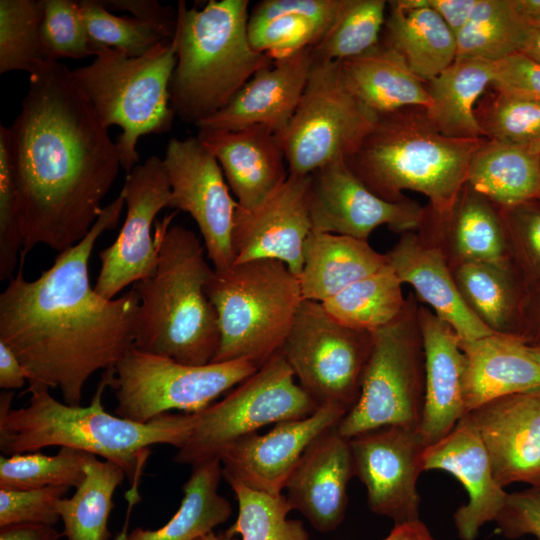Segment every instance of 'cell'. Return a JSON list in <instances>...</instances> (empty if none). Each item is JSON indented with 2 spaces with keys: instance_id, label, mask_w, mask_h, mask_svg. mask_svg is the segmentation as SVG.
I'll use <instances>...</instances> for the list:
<instances>
[{
  "instance_id": "6da1fadb",
  "label": "cell",
  "mask_w": 540,
  "mask_h": 540,
  "mask_svg": "<svg viewBox=\"0 0 540 540\" xmlns=\"http://www.w3.org/2000/svg\"><path fill=\"white\" fill-rule=\"evenodd\" d=\"M8 129L24 265L37 245L60 253L87 235L121 165L108 129L60 61L43 62L29 74Z\"/></svg>"
},
{
  "instance_id": "7a4b0ae2",
  "label": "cell",
  "mask_w": 540,
  "mask_h": 540,
  "mask_svg": "<svg viewBox=\"0 0 540 540\" xmlns=\"http://www.w3.org/2000/svg\"><path fill=\"white\" fill-rule=\"evenodd\" d=\"M124 205L119 194L104 206L87 235L58 253L37 279L26 280L19 264L0 294V341L23 365L26 391L56 388L64 403L79 406L88 379L114 367L133 348L139 312L135 289L105 299L88 275L96 241L116 227Z\"/></svg>"
},
{
  "instance_id": "3957f363",
  "label": "cell",
  "mask_w": 540,
  "mask_h": 540,
  "mask_svg": "<svg viewBox=\"0 0 540 540\" xmlns=\"http://www.w3.org/2000/svg\"><path fill=\"white\" fill-rule=\"evenodd\" d=\"M112 372L113 367L104 370L90 404L85 407L61 403L50 395L49 389H33L25 392L30 394L26 406L12 409L13 391L2 392L3 455L36 452L49 446L70 447L103 457L134 480L139 478L151 446L182 447L194 425L195 413H165L147 423L112 415L102 403Z\"/></svg>"
},
{
  "instance_id": "277c9868",
  "label": "cell",
  "mask_w": 540,
  "mask_h": 540,
  "mask_svg": "<svg viewBox=\"0 0 540 540\" xmlns=\"http://www.w3.org/2000/svg\"><path fill=\"white\" fill-rule=\"evenodd\" d=\"M176 213L156 222V269L133 284L139 298L133 347L201 366L213 362L220 343L216 310L205 292L214 268L196 234L171 225Z\"/></svg>"
},
{
  "instance_id": "5b68a950",
  "label": "cell",
  "mask_w": 540,
  "mask_h": 540,
  "mask_svg": "<svg viewBox=\"0 0 540 540\" xmlns=\"http://www.w3.org/2000/svg\"><path fill=\"white\" fill-rule=\"evenodd\" d=\"M487 138L443 135L426 108L408 106L380 114L346 162L377 196L391 202L404 191L423 194L438 214L448 213L467 182L471 161Z\"/></svg>"
},
{
  "instance_id": "8992f818",
  "label": "cell",
  "mask_w": 540,
  "mask_h": 540,
  "mask_svg": "<svg viewBox=\"0 0 540 540\" xmlns=\"http://www.w3.org/2000/svg\"><path fill=\"white\" fill-rule=\"evenodd\" d=\"M248 8V0H210L202 9L178 1L170 105L183 122L196 125L223 109L274 61L251 46Z\"/></svg>"
},
{
  "instance_id": "52a82bcc",
  "label": "cell",
  "mask_w": 540,
  "mask_h": 540,
  "mask_svg": "<svg viewBox=\"0 0 540 540\" xmlns=\"http://www.w3.org/2000/svg\"><path fill=\"white\" fill-rule=\"evenodd\" d=\"M176 61L172 39L140 57L100 47L91 63L71 70L101 125L121 128L115 143L126 174L139 164L140 137L166 133L172 127L170 84Z\"/></svg>"
},
{
  "instance_id": "ba28073f",
  "label": "cell",
  "mask_w": 540,
  "mask_h": 540,
  "mask_svg": "<svg viewBox=\"0 0 540 540\" xmlns=\"http://www.w3.org/2000/svg\"><path fill=\"white\" fill-rule=\"evenodd\" d=\"M205 292L220 333L213 362L246 359L258 368L281 350L304 300L298 277L274 259L214 270Z\"/></svg>"
},
{
  "instance_id": "9c48e42d",
  "label": "cell",
  "mask_w": 540,
  "mask_h": 540,
  "mask_svg": "<svg viewBox=\"0 0 540 540\" xmlns=\"http://www.w3.org/2000/svg\"><path fill=\"white\" fill-rule=\"evenodd\" d=\"M420 302L411 291L400 315L373 332L359 399L337 425L351 438L389 425L420 424L425 401V351Z\"/></svg>"
},
{
  "instance_id": "30bf717a",
  "label": "cell",
  "mask_w": 540,
  "mask_h": 540,
  "mask_svg": "<svg viewBox=\"0 0 540 540\" xmlns=\"http://www.w3.org/2000/svg\"><path fill=\"white\" fill-rule=\"evenodd\" d=\"M317 409L279 351L224 399L195 413L192 430L173 460L194 466L219 459L229 445L260 428Z\"/></svg>"
},
{
  "instance_id": "8fae6325",
  "label": "cell",
  "mask_w": 540,
  "mask_h": 540,
  "mask_svg": "<svg viewBox=\"0 0 540 540\" xmlns=\"http://www.w3.org/2000/svg\"><path fill=\"white\" fill-rule=\"evenodd\" d=\"M257 369L246 359L186 365L133 347L113 367L114 412L139 423L171 410L197 413Z\"/></svg>"
},
{
  "instance_id": "7c38bea8",
  "label": "cell",
  "mask_w": 540,
  "mask_h": 540,
  "mask_svg": "<svg viewBox=\"0 0 540 540\" xmlns=\"http://www.w3.org/2000/svg\"><path fill=\"white\" fill-rule=\"evenodd\" d=\"M345 83L340 61L313 62L300 102L277 134L290 174L309 175L347 160L377 120Z\"/></svg>"
},
{
  "instance_id": "4fadbf2b",
  "label": "cell",
  "mask_w": 540,
  "mask_h": 540,
  "mask_svg": "<svg viewBox=\"0 0 540 540\" xmlns=\"http://www.w3.org/2000/svg\"><path fill=\"white\" fill-rule=\"evenodd\" d=\"M373 343V332L347 327L304 299L280 352L317 407L347 414L359 399Z\"/></svg>"
},
{
  "instance_id": "5bb4252c",
  "label": "cell",
  "mask_w": 540,
  "mask_h": 540,
  "mask_svg": "<svg viewBox=\"0 0 540 540\" xmlns=\"http://www.w3.org/2000/svg\"><path fill=\"white\" fill-rule=\"evenodd\" d=\"M171 199L168 208L191 215L216 271L234 264L232 232L237 201L231 196L223 171L196 137H172L163 158Z\"/></svg>"
},
{
  "instance_id": "9a60e30c",
  "label": "cell",
  "mask_w": 540,
  "mask_h": 540,
  "mask_svg": "<svg viewBox=\"0 0 540 540\" xmlns=\"http://www.w3.org/2000/svg\"><path fill=\"white\" fill-rule=\"evenodd\" d=\"M354 476L363 483L369 509L394 526L419 521L417 480L428 447L418 424L389 425L349 438Z\"/></svg>"
},
{
  "instance_id": "2e32d148",
  "label": "cell",
  "mask_w": 540,
  "mask_h": 540,
  "mask_svg": "<svg viewBox=\"0 0 540 540\" xmlns=\"http://www.w3.org/2000/svg\"><path fill=\"white\" fill-rule=\"evenodd\" d=\"M120 194L126 206L125 221L115 241L99 252L100 271L94 286L109 300L156 269L158 253L152 224L171 199L163 159L153 155L137 164L126 174Z\"/></svg>"
},
{
  "instance_id": "e0dca14e",
  "label": "cell",
  "mask_w": 540,
  "mask_h": 540,
  "mask_svg": "<svg viewBox=\"0 0 540 540\" xmlns=\"http://www.w3.org/2000/svg\"><path fill=\"white\" fill-rule=\"evenodd\" d=\"M309 209L312 230L362 240L382 225L399 235L416 231L425 215V206L410 198L391 202L377 196L343 159L311 173Z\"/></svg>"
},
{
  "instance_id": "ac0fdd59",
  "label": "cell",
  "mask_w": 540,
  "mask_h": 540,
  "mask_svg": "<svg viewBox=\"0 0 540 540\" xmlns=\"http://www.w3.org/2000/svg\"><path fill=\"white\" fill-rule=\"evenodd\" d=\"M310 184L311 174L289 173L286 181L255 208L237 207L232 232L234 263L274 259L300 275L305 242L312 231Z\"/></svg>"
},
{
  "instance_id": "d6986e66",
  "label": "cell",
  "mask_w": 540,
  "mask_h": 540,
  "mask_svg": "<svg viewBox=\"0 0 540 540\" xmlns=\"http://www.w3.org/2000/svg\"><path fill=\"white\" fill-rule=\"evenodd\" d=\"M345 415L337 407L321 406L307 417L278 422L267 433L256 432L235 441L219 458L223 479L271 495L282 494L307 447Z\"/></svg>"
},
{
  "instance_id": "ffe728a7",
  "label": "cell",
  "mask_w": 540,
  "mask_h": 540,
  "mask_svg": "<svg viewBox=\"0 0 540 540\" xmlns=\"http://www.w3.org/2000/svg\"><path fill=\"white\" fill-rule=\"evenodd\" d=\"M458 423L481 438L499 486L540 483V386L487 402Z\"/></svg>"
},
{
  "instance_id": "44dd1931",
  "label": "cell",
  "mask_w": 540,
  "mask_h": 540,
  "mask_svg": "<svg viewBox=\"0 0 540 540\" xmlns=\"http://www.w3.org/2000/svg\"><path fill=\"white\" fill-rule=\"evenodd\" d=\"M353 476L349 439L334 426L307 447L286 483V498L315 530L328 533L344 520Z\"/></svg>"
},
{
  "instance_id": "7402d4cb",
  "label": "cell",
  "mask_w": 540,
  "mask_h": 540,
  "mask_svg": "<svg viewBox=\"0 0 540 540\" xmlns=\"http://www.w3.org/2000/svg\"><path fill=\"white\" fill-rule=\"evenodd\" d=\"M312 64L310 48L275 59L257 71L223 109L195 126L198 130L264 126L281 133L300 102Z\"/></svg>"
},
{
  "instance_id": "603a6c76",
  "label": "cell",
  "mask_w": 540,
  "mask_h": 540,
  "mask_svg": "<svg viewBox=\"0 0 540 540\" xmlns=\"http://www.w3.org/2000/svg\"><path fill=\"white\" fill-rule=\"evenodd\" d=\"M385 254L402 284L410 285L418 301L446 322L460 341L494 333L467 308L441 248L423 229L400 234Z\"/></svg>"
},
{
  "instance_id": "cb8c5ba5",
  "label": "cell",
  "mask_w": 540,
  "mask_h": 540,
  "mask_svg": "<svg viewBox=\"0 0 540 540\" xmlns=\"http://www.w3.org/2000/svg\"><path fill=\"white\" fill-rule=\"evenodd\" d=\"M423 467L448 472L465 487L468 502L453 515L461 540H475L485 524L495 522L508 493L496 482L487 450L473 429L457 423L447 436L426 448Z\"/></svg>"
},
{
  "instance_id": "d4e9b609",
  "label": "cell",
  "mask_w": 540,
  "mask_h": 540,
  "mask_svg": "<svg viewBox=\"0 0 540 540\" xmlns=\"http://www.w3.org/2000/svg\"><path fill=\"white\" fill-rule=\"evenodd\" d=\"M197 138L218 161L238 206L243 209L258 206L289 175L277 134L264 126L199 129Z\"/></svg>"
},
{
  "instance_id": "484cf974",
  "label": "cell",
  "mask_w": 540,
  "mask_h": 540,
  "mask_svg": "<svg viewBox=\"0 0 540 540\" xmlns=\"http://www.w3.org/2000/svg\"><path fill=\"white\" fill-rule=\"evenodd\" d=\"M425 351V401L420 434L427 446L447 436L465 414V355L454 330L429 307L419 304Z\"/></svg>"
},
{
  "instance_id": "4316f807",
  "label": "cell",
  "mask_w": 540,
  "mask_h": 540,
  "mask_svg": "<svg viewBox=\"0 0 540 540\" xmlns=\"http://www.w3.org/2000/svg\"><path fill=\"white\" fill-rule=\"evenodd\" d=\"M419 228L438 244L450 268L511 261L500 208L467 183L448 213L438 214L426 205Z\"/></svg>"
},
{
  "instance_id": "83f0119b",
  "label": "cell",
  "mask_w": 540,
  "mask_h": 540,
  "mask_svg": "<svg viewBox=\"0 0 540 540\" xmlns=\"http://www.w3.org/2000/svg\"><path fill=\"white\" fill-rule=\"evenodd\" d=\"M459 345L465 355V414L494 399L540 386V365L520 337L492 333L459 340Z\"/></svg>"
},
{
  "instance_id": "f1b7e54d",
  "label": "cell",
  "mask_w": 540,
  "mask_h": 540,
  "mask_svg": "<svg viewBox=\"0 0 540 540\" xmlns=\"http://www.w3.org/2000/svg\"><path fill=\"white\" fill-rule=\"evenodd\" d=\"M347 0H263L249 15L251 46L274 60L315 45Z\"/></svg>"
},
{
  "instance_id": "f546056e",
  "label": "cell",
  "mask_w": 540,
  "mask_h": 540,
  "mask_svg": "<svg viewBox=\"0 0 540 540\" xmlns=\"http://www.w3.org/2000/svg\"><path fill=\"white\" fill-rule=\"evenodd\" d=\"M380 42L397 51L424 82L457 57L455 34L425 0L388 1Z\"/></svg>"
},
{
  "instance_id": "4dcf8cb0",
  "label": "cell",
  "mask_w": 540,
  "mask_h": 540,
  "mask_svg": "<svg viewBox=\"0 0 540 540\" xmlns=\"http://www.w3.org/2000/svg\"><path fill=\"white\" fill-rule=\"evenodd\" d=\"M387 264L368 240L312 230L298 276L303 298L322 303Z\"/></svg>"
},
{
  "instance_id": "1f68e13d",
  "label": "cell",
  "mask_w": 540,
  "mask_h": 540,
  "mask_svg": "<svg viewBox=\"0 0 540 540\" xmlns=\"http://www.w3.org/2000/svg\"><path fill=\"white\" fill-rule=\"evenodd\" d=\"M340 64L349 89L377 115L408 106L431 107L424 81L397 51L382 42Z\"/></svg>"
},
{
  "instance_id": "d6a6232c",
  "label": "cell",
  "mask_w": 540,
  "mask_h": 540,
  "mask_svg": "<svg viewBox=\"0 0 540 540\" xmlns=\"http://www.w3.org/2000/svg\"><path fill=\"white\" fill-rule=\"evenodd\" d=\"M450 269L463 302L478 320L494 333L519 337L527 298L512 261L470 262Z\"/></svg>"
},
{
  "instance_id": "836d02e7",
  "label": "cell",
  "mask_w": 540,
  "mask_h": 540,
  "mask_svg": "<svg viewBox=\"0 0 540 540\" xmlns=\"http://www.w3.org/2000/svg\"><path fill=\"white\" fill-rule=\"evenodd\" d=\"M495 62L456 58L436 77L424 82L431 99L428 115L440 133L458 139L486 138L474 108L494 79Z\"/></svg>"
},
{
  "instance_id": "e575fe53",
  "label": "cell",
  "mask_w": 540,
  "mask_h": 540,
  "mask_svg": "<svg viewBox=\"0 0 540 540\" xmlns=\"http://www.w3.org/2000/svg\"><path fill=\"white\" fill-rule=\"evenodd\" d=\"M466 183L500 209L540 201V155L487 140L471 161Z\"/></svg>"
},
{
  "instance_id": "d590c367",
  "label": "cell",
  "mask_w": 540,
  "mask_h": 540,
  "mask_svg": "<svg viewBox=\"0 0 540 540\" xmlns=\"http://www.w3.org/2000/svg\"><path fill=\"white\" fill-rule=\"evenodd\" d=\"M222 477L219 459L192 466L183 485V497L174 516L161 528H135L128 540H195L225 523L231 513L229 501L218 492Z\"/></svg>"
},
{
  "instance_id": "8d00e7d4",
  "label": "cell",
  "mask_w": 540,
  "mask_h": 540,
  "mask_svg": "<svg viewBox=\"0 0 540 540\" xmlns=\"http://www.w3.org/2000/svg\"><path fill=\"white\" fill-rule=\"evenodd\" d=\"M126 474L110 461L94 456L85 466V476L70 498L57 502L67 540H109L108 520L113 495Z\"/></svg>"
},
{
  "instance_id": "74e56055",
  "label": "cell",
  "mask_w": 540,
  "mask_h": 540,
  "mask_svg": "<svg viewBox=\"0 0 540 540\" xmlns=\"http://www.w3.org/2000/svg\"><path fill=\"white\" fill-rule=\"evenodd\" d=\"M402 285L388 262L321 304L339 323L353 329L375 332L391 323L403 311L406 297Z\"/></svg>"
},
{
  "instance_id": "f35d334b",
  "label": "cell",
  "mask_w": 540,
  "mask_h": 540,
  "mask_svg": "<svg viewBox=\"0 0 540 540\" xmlns=\"http://www.w3.org/2000/svg\"><path fill=\"white\" fill-rule=\"evenodd\" d=\"M528 29L512 0H477L468 23L456 35V58L498 62L520 52Z\"/></svg>"
},
{
  "instance_id": "ab89813d",
  "label": "cell",
  "mask_w": 540,
  "mask_h": 540,
  "mask_svg": "<svg viewBox=\"0 0 540 540\" xmlns=\"http://www.w3.org/2000/svg\"><path fill=\"white\" fill-rule=\"evenodd\" d=\"M387 12L385 0H347L329 31L312 47L313 62L344 61L380 42Z\"/></svg>"
},
{
  "instance_id": "60d3db41",
  "label": "cell",
  "mask_w": 540,
  "mask_h": 540,
  "mask_svg": "<svg viewBox=\"0 0 540 540\" xmlns=\"http://www.w3.org/2000/svg\"><path fill=\"white\" fill-rule=\"evenodd\" d=\"M227 483L238 504L237 519L225 531L229 536L239 534L241 540H309L303 522L288 518L293 509L286 496L253 490L236 481Z\"/></svg>"
},
{
  "instance_id": "b9f144b4",
  "label": "cell",
  "mask_w": 540,
  "mask_h": 540,
  "mask_svg": "<svg viewBox=\"0 0 540 540\" xmlns=\"http://www.w3.org/2000/svg\"><path fill=\"white\" fill-rule=\"evenodd\" d=\"M43 0H0V74L33 73L45 61Z\"/></svg>"
},
{
  "instance_id": "7bdbcfd3",
  "label": "cell",
  "mask_w": 540,
  "mask_h": 540,
  "mask_svg": "<svg viewBox=\"0 0 540 540\" xmlns=\"http://www.w3.org/2000/svg\"><path fill=\"white\" fill-rule=\"evenodd\" d=\"M95 455L60 447L56 455L41 453L0 457V489L31 490L50 486L77 487L85 476V466Z\"/></svg>"
},
{
  "instance_id": "ee69618b",
  "label": "cell",
  "mask_w": 540,
  "mask_h": 540,
  "mask_svg": "<svg viewBox=\"0 0 540 540\" xmlns=\"http://www.w3.org/2000/svg\"><path fill=\"white\" fill-rule=\"evenodd\" d=\"M476 121L491 141L529 149L540 140V102L493 86L474 108Z\"/></svg>"
},
{
  "instance_id": "f6af8a7d",
  "label": "cell",
  "mask_w": 540,
  "mask_h": 540,
  "mask_svg": "<svg viewBox=\"0 0 540 540\" xmlns=\"http://www.w3.org/2000/svg\"><path fill=\"white\" fill-rule=\"evenodd\" d=\"M79 6L87 34L96 51L100 47H109L129 57H140L157 45L172 40L151 24L134 17L113 14L99 0H80Z\"/></svg>"
},
{
  "instance_id": "bcb514c9",
  "label": "cell",
  "mask_w": 540,
  "mask_h": 540,
  "mask_svg": "<svg viewBox=\"0 0 540 540\" xmlns=\"http://www.w3.org/2000/svg\"><path fill=\"white\" fill-rule=\"evenodd\" d=\"M42 41L45 61L95 56L79 1L43 0Z\"/></svg>"
},
{
  "instance_id": "7dc6e473",
  "label": "cell",
  "mask_w": 540,
  "mask_h": 540,
  "mask_svg": "<svg viewBox=\"0 0 540 540\" xmlns=\"http://www.w3.org/2000/svg\"><path fill=\"white\" fill-rule=\"evenodd\" d=\"M22 249L21 207L9 143V129L0 125V280L14 276Z\"/></svg>"
},
{
  "instance_id": "c3c4849f",
  "label": "cell",
  "mask_w": 540,
  "mask_h": 540,
  "mask_svg": "<svg viewBox=\"0 0 540 540\" xmlns=\"http://www.w3.org/2000/svg\"><path fill=\"white\" fill-rule=\"evenodd\" d=\"M511 261L519 274L540 279V202L500 209Z\"/></svg>"
},
{
  "instance_id": "681fc988",
  "label": "cell",
  "mask_w": 540,
  "mask_h": 540,
  "mask_svg": "<svg viewBox=\"0 0 540 540\" xmlns=\"http://www.w3.org/2000/svg\"><path fill=\"white\" fill-rule=\"evenodd\" d=\"M68 487L50 486L31 490L0 489V527L12 524L54 525L60 520L57 502Z\"/></svg>"
},
{
  "instance_id": "f907efd6",
  "label": "cell",
  "mask_w": 540,
  "mask_h": 540,
  "mask_svg": "<svg viewBox=\"0 0 540 540\" xmlns=\"http://www.w3.org/2000/svg\"><path fill=\"white\" fill-rule=\"evenodd\" d=\"M495 522L499 533L508 539L528 535L540 540V483L508 493Z\"/></svg>"
},
{
  "instance_id": "816d5d0a",
  "label": "cell",
  "mask_w": 540,
  "mask_h": 540,
  "mask_svg": "<svg viewBox=\"0 0 540 540\" xmlns=\"http://www.w3.org/2000/svg\"><path fill=\"white\" fill-rule=\"evenodd\" d=\"M491 86L540 102V64L518 52L495 62Z\"/></svg>"
},
{
  "instance_id": "f5cc1de1",
  "label": "cell",
  "mask_w": 540,
  "mask_h": 540,
  "mask_svg": "<svg viewBox=\"0 0 540 540\" xmlns=\"http://www.w3.org/2000/svg\"><path fill=\"white\" fill-rule=\"evenodd\" d=\"M109 11H126L161 30L173 39L177 25V9L156 0H99Z\"/></svg>"
},
{
  "instance_id": "db71d44e",
  "label": "cell",
  "mask_w": 540,
  "mask_h": 540,
  "mask_svg": "<svg viewBox=\"0 0 540 540\" xmlns=\"http://www.w3.org/2000/svg\"><path fill=\"white\" fill-rule=\"evenodd\" d=\"M477 0H425L448 25L455 36L466 26Z\"/></svg>"
},
{
  "instance_id": "11a10c76",
  "label": "cell",
  "mask_w": 540,
  "mask_h": 540,
  "mask_svg": "<svg viewBox=\"0 0 540 540\" xmlns=\"http://www.w3.org/2000/svg\"><path fill=\"white\" fill-rule=\"evenodd\" d=\"M26 381L27 374L20 360L0 341V387L12 391L21 388Z\"/></svg>"
},
{
  "instance_id": "9f6ffc18",
  "label": "cell",
  "mask_w": 540,
  "mask_h": 540,
  "mask_svg": "<svg viewBox=\"0 0 540 540\" xmlns=\"http://www.w3.org/2000/svg\"><path fill=\"white\" fill-rule=\"evenodd\" d=\"M60 534L52 525L12 524L0 527V540H60Z\"/></svg>"
},
{
  "instance_id": "6f0895ef",
  "label": "cell",
  "mask_w": 540,
  "mask_h": 540,
  "mask_svg": "<svg viewBox=\"0 0 540 540\" xmlns=\"http://www.w3.org/2000/svg\"><path fill=\"white\" fill-rule=\"evenodd\" d=\"M383 540H435L427 526L421 521L394 526Z\"/></svg>"
},
{
  "instance_id": "680465c9",
  "label": "cell",
  "mask_w": 540,
  "mask_h": 540,
  "mask_svg": "<svg viewBox=\"0 0 540 540\" xmlns=\"http://www.w3.org/2000/svg\"><path fill=\"white\" fill-rule=\"evenodd\" d=\"M519 17L528 26H540V0H512Z\"/></svg>"
},
{
  "instance_id": "91938a15",
  "label": "cell",
  "mask_w": 540,
  "mask_h": 540,
  "mask_svg": "<svg viewBox=\"0 0 540 540\" xmlns=\"http://www.w3.org/2000/svg\"><path fill=\"white\" fill-rule=\"evenodd\" d=\"M520 53L540 64V26H529Z\"/></svg>"
},
{
  "instance_id": "94428289",
  "label": "cell",
  "mask_w": 540,
  "mask_h": 540,
  "mask_svg": "<svg viewBox=\"0 0 540 540\" xmlns=\"http://www.w3.org/2000/svg\"><path fill=\"white\" fill-rule=\"evenodd\" d=\"M195 540H237L234 536H229L225 531L220 533H214L213 531L198 537Z\"/></svg>"
},
{
  "instance_id": "6125c7cd",
  "label": "cell",
  "mask_w": 540,
  "mask_h": 540,
  "mask_svg": "<svg viewBox=\"0 0 540 540\" xmlns=\"http://www.w3.org/2000/svg\"><path fill=\"white\" fill-rule=\"evenodd\" d=\"M128 515H129V512H128ZM128 515L126 518L125 525L123 526L122 530L119 532V534L115 537L114 540H128V533H127Z\"/></svg>"
},
{
  "instance_id": "be15d7a7",
  "label": "cell",
  "mask_w": 540,
  "mask_h": 540,
  "mask_svg": "<svg viewBox=\"0 0 540 540\" xmlns=\"http://www.w3.org/2000/svg\"><path fill=\"white\" fill-rule=\"evenodd\" d=\"M530 351L533 355V357L535 358V360L537 361V363L540 365V348L539 347H530Z\"/></svg>"
},
{
  "instance_id": "e7e4bbea",
  "label": "cell",
  "mask_w": 540,
  "mask_h": 540,
  "mask_svg": "<svg viewBox=\"0 0 540 540\" xmlns=\"http://www.w3.org/2000/svg\"><path fill=\"white\" fill-rule=\"evenodd\" d=\"M528 151L532 154H535V155H540V140L537 141L536 143H534L529 149Z\"/></svg>"
},
{
  "instance_id": "03108f58",
  "label": "cell",
  "mask_w": 540,
  "mask_h": 540,
  "mask_svg": "<svg viewBox=\"0 0 540 540\" xmlns=\"http://www.w3.org/2000/svg\"><path fill=\"white\" fill-rule=\"evenodd\" d=\"M540 202V201H539Z\"/></svg>"
}]
</instances>
